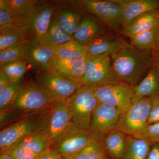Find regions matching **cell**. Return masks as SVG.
Listing matches in <instances>:
<instances>
[{"label": "cell", "mask_w": 159, "mask_h": 159, "mask_svg": "<svg viewBox=\"0 0 159 159\" xmlns=\"http://www.w3.org/2000/svg\"><path fill=\"white\" fill-rule=\"evenodd\" d=\"M110 56L118 80L134 86L139 84L153 66V50H140L130 44Z\"/></svg>", "instance_id": "1"}, {"label": "cell", "mask_w": 159, "mask_h": 159, "mask_svg": "<svg viewBox=\"0 0 159 159\" xmlns=\"http://www.w3.org/2000/svg\"><path fill=\"white\" fill-rule=\"evenodd\" d=\"M51 110L31 112L0 132L1 153L14 146L24 137L44 130Z\"/></svg>", "instance_id": "2"}, {"label": "cell", "mask_w": 159, "mask_h": 159, "mask_svg": "<svg viewBox=\"0 0 159 159\" xmlns=\"http://www.w3.org/2000/svg\"><path fill=\"white\" fill-rule=\"evenodd\" d=\"M95 88L82 85L67 100L72 116L73 128L89 130L94 109L99 103L94 93Z\"/></svg>", "instance_id": "3"}, {"label": "cell", "mask_w": 159, "mask_h": 159, "mask_svg": "<svg viewBox=\"0 0 159 159\" xmlns=\"http://www.w3.org/2000/svg\"><path fill=\"white\" fill-rule=\"evenodd\" d=\"M37 83L54 106L67 100L82 86L81 83L68 79L49 69L40 70Z\"/></svg>", "instance_id": "4"}, {"label": "cell", "mask_w": 159, "mask_h": 159, "mask_svg": "<svg viewBox=\"0 0 159 159\" xmlns=\"http://www.w3.org/2000/svg\"><path fill=\"white\" fill-rule=\"evenodd\" d=\"M151 104V97L133 102L128 109L120 116L115 129L122 132L126 136L139 138L149 125Z\"/></svg>", "instance_id": "5"}, {"label": "cell", "mask_w": 159, "mask_h": 159, "mask_svg": "<svg viewBox=\"0 0 159 159\" xmlns=\"http://www.w3.org/2000/svg\"><path fill=\"white\" fill-rule=\"evenodd\" d=\"M54 106L48 94L37 82H29L24 83L9 108L28 113L51 110Z\"/></svg>", "instance_id": "6"}, {"label": "cell", "mask_w": 159, "mask_h": 159, "mask_svg": "<svg viewBox=\"0 0 159 159\" xmlns=\"http://www.w3.org/2000/svg\"><path fill=\"white\" fill-rule=\"evenodd\" d=\"M54 13L52 5L37 4L25 17L15 25L22 30L29 41H39L48 31Z\"/></svg>", "instance_id": "7"}, {"label": "cell", "mask_w": 159, "mask_h": 159, "mask_svg": "<svg viewBox=\"0 0 159 159\" xmlns=\"http://www.w3.org/2000/svg\"><path fill=\"white\" fill-rule=\"evenodd\" d=\"M120 82L114 74L110 56L87 55L82 85L96 88Z\"/></svg>", "instance_id": "8"}, {"label": "cell", "mask_w": 159, "mask_h": 159, "mask_svg": "<svg viewBox=\"0 0 159 159\" xmlns=\"http://www.w3.org/2000/svg\"><path fill=\"white\" fill-rule=\"evenodd\" d=\"M134 87L125 83L118 82L95 88L94 93L98 102L113 106L122 115L132 104Z\"/></svg>", "instance_id": "9"}, {"label": "cell", "mask_w": 159, "mask_h": 159, "mask_svg": "<svg viewBox=\"0 0 159 159\" xmlns=\"http://www.w3.org/2000/svg\"><path fill=\"white\" fill-rule=\"evenodd\" d=\"M73 128L67 100L54 106L49 114L44 130L51 148L56 149L61 139Z\"/></svg>", "instance_id": "10"}, {"label": "cell", "mask_w": 159, "mask_h": 159, "mask_svg": "<svg viewBox=\"0 0 159 159\" xmlns=\"http://www.w3.org/2000/svg\"><path fill=\"white\" fill-rule=\"evenodd\" d=\"M83 9L97 16L103 24L119 31L122 28V10L119 5L111 1L82 0L76 2Z\"/></svg>", "instance_id": "11"}, {"label": "cell", "mask_w": 159, "mask_h": 159, "mask_svg": "<svg viewBox=\"0 0 159 159\" xmlns=\"http://www.w3.org/2000/svg\"><path fill=\"white\" fill-rule=\"evenodd\" d=\"M121 115L113 106L99 102L92 114L89 130L95 138L102 141L105 135L115 129Z\"/></svg>", "instance_id": "12"}, {"label": "cell", "mask_w": 159, "mask_h": 159, "mask_svg": "<svg viewBox=\"0 0 159 159\" xmlns=\"http://www.w3.org/2000/svg\"><path fill=\"white\" fill-rule=\"evenodd\" d=\"M99 140L89 130H77L71 129L61 139L56 150L64 158L73 156L88 145Z\"/></svg>", "instance_id": "13"}, {"label": "cell", "mask_w": 159, "mask_h": 159, "mask_svg": "<svg viewBox=\"0 0 159 159\" xmlns=\"http://www.w3.org/2000/svg\"><path fill=\"white\" fill-rule=\"evenodd\" d=\"M122 8V29L135 18L148 11L159 10V0H112Z\"/></svg>", "instance_id": "14"}, {"label": "cell", "mask_w": 159, "mask_h": 159, "mask_svg": "<svg viewBox=\"0 0 159 159\" xmlns=\"http://www.w3.org/2000/svg\"><path fill=\"white\" fill-rule=\"evenodd\" d=\"M87 56L73 60L61 59L55 57L49 69L68 79L81 83L85 71Z\"/></svg>", "instance_id": "15"}, {"label": "cell", "mask_w": 159, "mask_h": 159, "mask_svg": "<svg viewBox=\"0 0 159 159\" xmlns=\"http://www.w3.org/2000/svg\"><path fill=\"white\" fill-rule=\"evenodd\" d=\"M129 45L130 44L121 38L110 39L99 35L85 46L87 50L88 55L93 56H111Z\"/></svg>", "instance_id": "16"}, {"label": "cell", "mask_w": 159, "mask_h": 159, "mask_svg": "<svg viewBox=\"0 0 159 159\" xmlns=\"http://www.w3.org/2000/svg\"><path fill=\"white\" fill-rule=\"evenodd\" d=\"M54 49L41 43L39 41H31L29 43L26 61L37 66L41 70L50 68L55 57Z\"/></svg>", "instance_id": "17"}, {"label": "cell", "mask_w": 159, "mask_h": 159, "mask_svg": "<svg viewBox=\"0 0 159 159\" xmlns=\"http://www.w3.org/2000/svg\"><path fill=\"white\" fill-rule=\"evenodd\" d=\"M159 96V73L155 66L148 70L134 89L132 102L146 97Z\"/></svg>", "instance_id": "18"}, {"label": "cell", "mask_w": 159, "mask_h": 159, "mask_svg": "<svg viewBox=\"0 0 159 159\" xmlns=\"http://www.w3.org/2000/svg\"><path fill=\"white\" fill-rule=\"evenodd\" d=\"M159 26V10L148 11L133 20L122 29V34L131 37Z\"/></svg>", "instance_id": "19"}, {"label": "cell", "mask_w": 159, "mask_h": 159, "mask_svg": "<svg viewBox=\"0 0 159 159\" xmlns=\"http://www.w3.org/2000/svg\"><path fill=\"white\" fill-rule=\"evenodd\" d=\"M107 155L111 159H122L127 144V136L117 129L107 134L102 140Z\"/></svg>", "instance_id": "20"}, {"label": "cell", "mask_w": 159, "mask_h": 159, "mask_svg": "<svg viewBox=\"0 0 159 159\" xmlns=\"http://www.w3.org/2000/svg\"><path fill=\"white\" fill-rule=\"evenodd\" d=\"M15 145L39 155L51 149L50 141L44 130L30 134Z\"/></svg>", "instance_id": "21"}, {"label": "cell", "mask_w": 159, "mask_h": 159, "mask_svg": "<svg viewBox=\"0 0 159 159\" xmlns=\"http://www.w3.org/2000/svg\"><path fill=\"white\" fill-rule=\"evenodd\" d=\"M72 39L60 25L57 17L54 16L48 31L39 41L46 47L54 48Z\"/></svg>", "instance_id": "22"}, {"label": "cell", "mask_w": 159, "mask_h": 159, "mask_svg": "<svg viewBox=\"0 0 159 159\" xmlns=\"http://www.w3.org/2000/svg\"><path fill=\"white\" fill-rule=\"evenodd\" d=\"M152 145L146 139L127 136L126 149L122 159H147Z\"/></svg>", "instance_id": "23"}, {"label": "cell", "mask_w": 159, "mask_h": 159, "mask_svg": "<svg viewBox=\"0 0 159 159\" xmlns=\"http://www.w3.org/2000/svg\"><path fill=\"white\" fill-rule=\"evenodd\" d=\"M100 28L95 21L89 17L81 20L77 31L72 37L73 40L85 46L99 36Z\"/></svg>", "instance_id": "24"}, {"label": "cell", "mask_w": 159, "mask_h": 159, "mask_svg": "<svg viewBox=\"0 0 159 159\" xmlns=\"http://www.w3.org/2000/svg\"><path fill=\"white\" fill-rule=\"evenodd\" d=\"M53 48L55 57L61 59H79L88 55L86 46L73 39Z\"/></svg>", "instance_id": "25"}, {"label": "cell", "mask_w": 159, "mask_h": 159, "mask_svg": "<svg viewBox=\"0 0 159 159\" xmlns=\"http://www.w3.org/2000/svg\"><path fill=\"white\" fill-rule=\"evenodd\" d=\"M26 41H29L25 34L16 25L8 26L0 30V51Z\"/></svg>", "instance_id": "26"}, {"label": "cell", "mask_w": 159, "mask_h": 159, "mask_svg": "<svg viewBox=\"0 0 159 159\" xmlns=\"http://www.w3.org/2000/svg\"><path fill=\"white\" fill-rule=\"evenodd\" d=\"M29 43L30 41L25 42L1 51L0 66L15 61H26Z\"/></svg>", "instance_id": "27"}, {"label": "cell", "mask_w": 159, "mask_h": 159, "mask_svg": "<svg viewBox=\"0 0 159 159\" xmlns=\"http://www.w3.org/2000/svg\"><path fill=\"white\" fill-rule=\"evenodd\" d=\"M159 26L131 37V45L140 50H154L156 45Z\"/></svg>", "instance_id": "28"}, {"label": "cell", "mask_w": 159, "mask_h": 159, "mask_svg": "<svg viewBox=\"0 0 159 159\" xmlns=\"http://www.w3.org/2000/svg\"><path fill=\"white\" fill-rule=\"evenodd\" d=\"M28 61H15L0 66V73L11 82H20L28 71Z\"/></svg>", "instance_id": "29"}, {"label": "cell", "mask_w": 159, "mask_h": 159, "mask_svg": "<svg viewBox=\"0 0 159 159\" xmlns=\"http://www.w3.org/2000/svg\"><path fill=\"white\" fill-rule=\"evenodd\" d=\"M9 4L11 14L16 22L22 20L37 5L36 0H6Z\"/></svg>", "instance_id": "30"}, {"label": "cell", "mask_w": 159, "mask_h": 159, "mask_svg": "<svg viewBox=\"0 0 159 159\" xmlns=\"http://www.w3.org/2000/svg\"><path fill=\"white\" fill-rule=\"evenodd\" d=\"M57 18L63 30L70 36L73 37L80 23L78 14L74 11L65 10L61 11Z\"/></svg>", "instance_id": "31"}, {"label": "cell", "mask_w": 159, "mask_h": 159, "mask_svg": "<svg viewBox=\"0 0 159 159\" xmlns=\"http://www.w3.org/2000/svg\"><path fill=\"white\" fill-rule=\"evenodd\" d=\"M107 155L102 141L87 146L73 156L74 159H100Z\"/></svg>", "instance_id": "32"}, {"label": "cell", "mask_w": 159, "mask_h": 159, "mask_svg": "<svg viewBox=\"0 0 159 159\" xmlns=\"http://www.w3.org/2000/svg\"><path fill=\"white\" fill-rule=\"evenodd\" d=\"M24 83L11 82L6 89L0 92V111L6 110L11 107L13 100Z\"/></svg>", "instance_id": "33"}, {"label": "cell", "mask_w": 159, "mask_h": 159, "mask_svg": "<svg viewBox=\"0 0 159 159\" xmlns=\"http://www.w3.org/2000/svg\"><path fill=\"white\" fill-rule=\"evenodd\" d=\"M4 152L10 155L15 159H37L40 155L16 145Z\"/></svg>", "instance_id": "34"}, {"label": "cell", "mask_w": 159, "mask_h": 159, "mask_svg": "<svg viewBox=\"0 0 159 159\" xmlns=\"http://www.w3.org/2000/svg\"><path fill=\"white\" fill-rule=\"evenodd\" d=\"M148 140L152 144H159V122L149 124L139 138Z\"/></svg>", "instance_id": "35"}, {"label": "cell", "mask_w": 159, "mask_h": 159, "mask_svg": "<svg viewBox=\"0 0 159 159\" xmlns=\"http://www.w3.org/2000/svg\"><path fill=\"white\" fill-rule=\"evenodd\" d=\"M152 104L148 124L159 122V96L151 97Z\"/></svg>", "instance_id": "36"}, {"label": "cell", "mask_w": 159, "mask_h": 159, "mask_svg": "<svg viewBox=\"0 0 159 159\" xmlns=\"http://www.w3.org/2000/svg\"><path fill=\"white\" fill-rule=\"evenodd\" d=\"M16 20L9 12L0 10V30L8 26L15 25Z\"/></svg>", "instance_id": "37"}, {"label": "cell", "mask_w": 159, "mask_h": 159, "mask_svg": "<svg viewBox=\"0 0 159 159\" xmlns=\"http://www.w3.org/2000/svg\"><path fill=\"white\" fill-rule=\"evenodd\" d=\"M64 158L56 149H51L42 154L37 159H64Z\"/></svg>", "instance_id": "38"}, {"label": "cell", "mask_w": 159, "mask_h": 159, "mask_svg": "<svg viewBox=\"0 0 159 159\" xmlns=\"http://www.w3.org/2000/svg\"><path fill=\"white\" fill-rule=\"evenodd\" d=\"M147 159H159V144H152Z\"/></svg>", "instance_id": "39"}, {"label": "cell", "mask_w": 159, "mask_h": 159, "mask_svg": "<svg viewBox=\"0 0 159 159\" xmlns=\"http://www.w3.org/2000/svg\"><path fill=\"white\" fill-rule=\"evenodd\" d=\"M11 82L5 75L0 73V92L6 89Z\"/></svg>", "instance_id": "40"}, {"label": "cell", "mask_w": 159, "mask_h": 159, "mask_svg": "<svg viewBox=\"0 0 159 159\" xmlns=\"http://www.w3.org/2000/svg\"><path fill=\"white\" fill-rule=\"evenodd\" d=\"M0 10L7 11L11 14L10 8L6 0H0Z\"/></svg>", "instance_id": "41"}, {"label": "cell", "mask_w": 159, "mask_h": 159, "mask_svg": "<svg viewBox=\"0 0 159 159\" xmlns=\"http://www.w3.org/2000/svg\"><path fill=\"white\" fill-rule=\"evenodd\" d=\"M153 66L157 68L159 73V52L153 51Z\"/></svg>", "instance_id": "42"}, {"label": "cell", "mask_w": 159, "mask_h": 159, "mask_svg": "<svg viewBox=\"0 0 159 159\" xmlns=\"http://www.w3.org/2000/svg\"><path fill=\"white\" fill-rule=\"evenodd\" d=\"M0 159H15L14 158L12 157L10 155L6 153V152H3V153H1L0 155Z\"/></svg>", "instance_id": "43"}, {"label": "cell", "mask_w": 159, "mask_h": 159, "mask_svg": "<svg viewBox=\"0 0 159 159\" xmlns=\"http://www.w3.org/2000/svg\"><path fill=\"white\" fill-rule=\"evenodd\" d=\"M153 51L155 52H159V31L156 45L155 48L154 49Z\"/></svg>", "instance_id": "44"}, {"label": "cell", "mask_w": 159, "mask_h": 159, "mask_svg": "<svg viewBox=\"0 0 159 159\" xmlns=\"http://www.w3.org/2000/svg\"><path fill=\"white\" fill-rule=\"evenodd\" d=\"M64 159H74V157L73 156H70L66 157L64 158Z\"/></svg>", "instance_id": "45"}, {"label": "cell", "mask_w": 159, "mask_h": 159, "mask_svg": "<svg viewBox=\"0 0 159 159\" xmlns=\"http://www.w3.org/2000/svg\"><path fill=\"white\" fill-rule=\"evenodd\" d=\"M100 159H111L108 156H106L105 157H104Z\"/></svg>", "instance_id": "46"}]
</instances>
